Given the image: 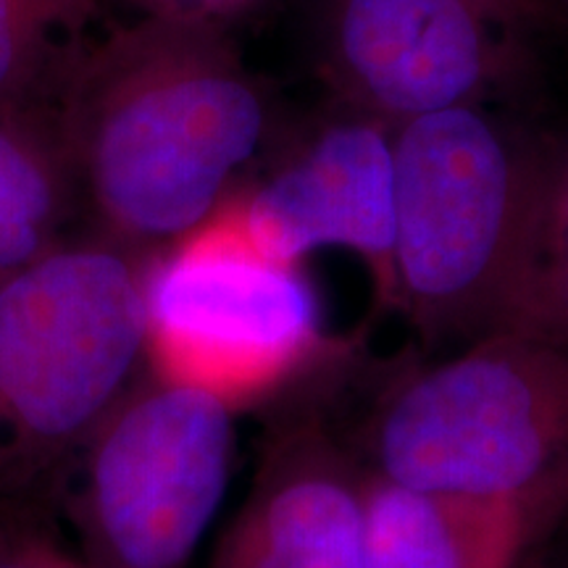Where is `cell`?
<instances>
[{"instance_id": "cell-11", "label": "cell", "mask_w": 568, "mask_h": 568, "mask_svg": "<svg viewBox=\"0 0 568 568\" xmlns=\"http://www.w3.org/2000/svg\"><path fill=\"white\" fill-rule=\"evenodd\" d=\"M74 209L53 105L0 109V280L59 245Z\"/></svg>"}, {"instance_id": "cell-13", "label": "cell", "mask_w": 568, "mask_h": 568, "mask_svg": "<svg viewBox=\"0 0 568 568\" xmlns=\"http://www.w3.org/2000/svg\"><path fill=\"white\" fill-rule=\"evenodd\" d=\"M105 0H0V109L51 105Z\"/></svg>"}, {"instance_id": "cell-12", "label": "cell", "mask_w": 568, "mask_h": 568, "mask_svg": "<svg viewBox=\"0 0 568 568\" xmlns=\"http://www.w3.org/2000/svg\"><path fill=\"white\" fill-rule=\"evenodd\" d=\"M568 347V166L545 163L527 240L489 335Z\"/></svg>"}, {"instance_id": "cell-18", "label": "cell", "mask_w": 568, "mask_h": 568, "mask_svg": "<svg viewBox=\"0 0 568 568\" xmlns=\"http://www.w3.org/2000/svg\"><path fill=\"white\" fill-rule=\"evenodd\" d=\"M564 568H568V566H564Z\"/></svg>"}, {"instance_id": "cell-15", "label": "cell", "mask_w": 568, "mask_h": 568, "mask_svg": "<svg viewBox=\"0 0 568 568\" xmlns=\"http://www.w3.org/2000/svg\"><path fill=\"white\" fill-rule=\"evenodd\" d=\"M0 568H74V564L42 539L19 535L0 524Z\"/></svg>"}, {"instance_id": "cell-1", "label": "cell", "mask_w": 568, "mask_h": 568, "mask_svg": "<svg viewBox=\"0 0 568 568\" xmlns=\"http://www.w3.org/2000/svg\"><path fill=\"white\" fill-rule=\"evenodd\" d=\"M51 105L77 201L138 255L209 219L266 132L224 27L155 13L90 42Z\"/></svg>"}, {"instance_id": "cell-5", "label": "cell", "mask_w": 568, "mask_h": 568, "mask_svg": "<svg viewBox=\"0 0 568 568\" xmlns=\"http://www.w3.org/2000/svg\"><path fill=\"white\" fill-rule=\"evenodd\" d=\"M376 474L481 497L568 495V347L487 335L403 385L374 432Z\"/></svg>"}, {"instance_id": "cell-10", "label": "cell", "mask_w": 568, "mask_h": 568, "mask_svg": "<svg viewBox=\"0 0 568 568\" xmlns=\"http://www.w3.org/2000/svg\"><path fill=\"white\" fill-rule=\"evenodd\" d=\"M552 506L364 481V568H514Z\"/></svg>"}, {"instance_id": "cell-2", "label": "cell", "mask_w": 568, "mask_h": 568, "mask_svg": "<svg viewBox=\"0 0 568 568\" xmlns=\"http://www.w3.org/2000/svg\"><path fill=\"white\" fill-rule=\"evenodd\" d=\"M142 261L95 237L0 280V489L32 487L130 393L145 358Z\"/></svg>"}, {"instance_id": "cell-4", "label": "cell", "mask_w": 568, "mask_h": 568, "mask_svg": "<svg viewBox=\"0 0 568 568\" xmlns=\"http://www.w3.org/2000/svg\"><path fill=\"white\" fill-rule=\"evenodd\" d=\"M395 153L393 301L429 329L495 322L545 163L471 105L403 122Z\"/></svg>"}, {"instance_id": "cell-16", "label": "cell", "mask_w": 568, "mask_h": 568, "mask_svg": "<svg viewBox=\"0 0 568 568\" xmlns=\"http://www.w3.org/2000/svg\"><path fill=\"white\" fill-rule=\"evenodd\" d=\"M503 27H527L545 21L550 13L548 0H481Z\"/></svg>"}, {"instance_id": "cell-9", "label": "cell", "mask_w": 568, "mask_h": 568, "mask_svg": "<svg viewBox=\"0 0 568 568\" xmlns=\"http://www.w3.org/2000/svg\"><path fill=\"white\" fill-rule=\"evenodd\" d=\"M211 568H364V481L322 439H290Z\"/></svg>"}, {"instance_id": "cell-7", "label": "cell", "mask_w": 568, "mask_h": 568, "mask_svg": "<svg viewBox=\"0 0 568 568\" xmlns=\"http://www.w3.org/2000/svg\"><path fill=\"white\" fill-rule=\"evenodd\" d=\"M481 0H339L332 51L343 88L408 122L468 105L500 67Z\"/></svg>"}, {"instance_id": "cell-17", "label": "cell", "mask_w": 568, "mask_h": 568, "mask_svg": "<svg viewBox=\"0 0 568 568\" xmlns=\"http://www.w3.org/2000/svg\"><path fill=\"white\" fill-rule=\"evenodd\" d=\"M74 568H80V566H74Z\"/></svg>"}, {"instance_id": "cell-8", "label": "cell", "mask_w": 568, "mask_h": 568, "mask_svg": "<svg viewBox=\"0 0 568 568\" xmlns=\"http://www.w3.org/2000/svg\"><path fill=\"white\" fill-rule=\"evenodd\" d=\"M247 226L261 247L303 264L318 247H345L372 268L379 295L395 290V153L372 124H337L253 193Z\"/></svg>"}, {"instance_id": "cell-3", "label": "cell", "mask_w": 568, "mask_h": 568, "mask_svg": "<svg viewBox=\"0 0 568 568\" xmlns=\"http://www.w3.org/2000/svg\"><path fill=\"white\" fill-rule=\"evenodd\" d=\"M142 303L155 379L232 410L272 397L324 347L314 284L303 264L261 247L243 193L142 261Z\"/></svg>"}, {"instance_id": "cell-19", "label": "cell", "mask_w": 568, "mask_h": 568, "mask_svg": "<svg viewBox=\"0 0 568 568\" xmlns=\"http://www.w3.org/2000/svg\"><path fill=\"white\" fill-rule=\"evenodd\" d=\"M566 166H568V163H566Z\"/></svg>"}, {"instance_id": "cell-6", "label": "cell", "mask_w": 568, "mask_h": 568, "mask_svg": "<svg viewBox=\"0 0 568 568\" xmlns=\"http://www.w3.org/2000/svg\"><path fill=\"white\" fill-rule=\"evenodd\" d=\"M232 408L153 379L90 437L84 521L105 568H180L222 506Z\"/></svg>"}, {"instance_id": "cell-14", "label": "cell", "mask_w": 568, "mask_h": 568, "mask_svg": "<svg viewBox=\"0 0 568 568\" xmlns=\"http://www.w3.org/2000/svg\"><path fill=\"white\" fill-rule=\"evenodd\" d=\"M134 3L140 6L142 13L226 27V21H230L234 13L247 9L251 0H134Z\"/></svg>"}]
</instances>
